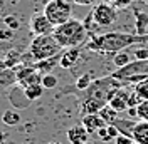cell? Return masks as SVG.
Here are the masks:
<instances>
[{
	"label": "cell",
	"mask_w": 148,
	"mask_h": 144,
	"mask_svg": "<svg viewBox=\"0 0 148 144\" xmlns=\"http://www.w3.org/2000/svg\"><path fill=\"white\" fill-rule=\"evenodd\" d=\"M148 42V34H130V32H104L98 35H91V39L86 42V49L96 52V54H118L121 50H125L126 47H131L135 44H147Z\"/></svg>",
	"instance_id": "obj_1"
},
{
	"label": "cell",
	"mask_w": 148,
	"mask_h": 144,
	"mask_svg": "<svg viewBox=\"0 0 148 144\" xmlns=\"http://www.w3.org/2000/svg\"><path fill=\"white\" fill-rule=\"evenodd\" d=\"M123 87L118 79L113 75L101 77L91 82V86L86 90H83L84 96L81 97V112L84 114H98L99 109H103L106 104H110L114 92Z\"/></svg>",
	"instance_id": "obj_2"
},
{
	"label": "cell",
	"mask_w": 148,
	"mask_h": 144,
	"mask_svg": "<svg viewBox=\"0 0 148 144\" xmlns=\"http://www.w3.org/2000/svg\"><path fill=\"white\" fill-rule=\"evenodd\" d=\"M52 35L62 49H71V47H83L89 39V32L84 25V22L77 18H71L61 25H56Z\"/></svg>",
	"instance_id": "obj_3"
},
{
	"label": "cell",
	"mask_w": 148,
	"mask_h": 144,
	"mask_svg": "<svg viewBox=\"0 0 148 144\" xmlns=\"http://www.w3.org/2000/svg\"><path fill=\"white\" fill-rule=\"evenodd\" d=\"M62 54V47L56 40L52 34H46V35H34L27 47V55L32 57L34 62L39 60H46L51 57Z\"/></svg>",
	"instance_id": "obj_4"
},
{
	"label": "cell",
	"mask_w": 148,
	"mask_h": 144,
	"mask_svg": "<svg viewBox=\"0 0 148 144\" xmlns=\"http://www.w3.org/2000/svg\"><path fill=\"white\" fill-rule=\"evenodd\" d=\"M114 79L126 86V84H136V82L143 81L148 77V59L147 60H131L130 64H126L125 67H120L111 74Z\"/></svg>",
	"instance_id": "obj_5"
},
{
	"label": "cell",
	"mask_w": 148,
	"mask_h": 144,
	"mask_svg": "<svg viewBox=\"0 0 148 144\" xmlns=\"http://www.w3.org/2000/svg\"><path fill=\"white\" fill-rule=\"evenodd\" d=\"M44 14L54 25H61L73 18V0H49Z\"/></svg>",
	"instance_id": "obj_6"
},
{
	"label": "cell",
	"mask_w": 148,
	"mask_h": 144,
	"mask_svg": "<svg viewBox=\"0 0 148 144\" xmlns=\"http://www.w3.org/2000/svg\"><path fill=\"white\" fill-rule=\"evenodd\" d=\"M91 17L98 27H111L118 20V10L113 3L99 2L91 12Z\"/></svg>",
	"instance_id": "obj_7"
},
{
	"label": "cell",
	"mask_w": 148,
	"mask_h": 144,
	"mask_svg": "<svg viewBox=\"0 0 148 144\" xmlns=\"http://www.w3.org/2000/svg\"><path fill=\"white\" fill-rule=\"evenodd\" d=\"M42 72H39L34 65H25V67H17L15 69V79H17V86L22 89L32 86V84H42Z\"/></svg>",
	"instance_id": "obj_8"
},
{
	"label": "cell",
	"mask_w": 148,
	"mask_h": 144,
	"mask_svg": "<svg viewBox=\"0 0 148 144\" xmlns=\"http://www.w3.org/2000/svg\"><path fill=\"white\" fill-rule=\"evenodd\" d=\"M29 29L34 35H46V34H52L54 32L56 25L49 20L44 12H39V14H34L30 22H29Z\"/></svg>",
	"instance_id": "obj_9"
},
{
	"label": "cell",
	"mask_w": 148,
	"mask_h": 144,
	"mask_svg": "<svg viewBox=\"0 0 148 144\" xmlns=\"http://www.w3.org/2000/svg\"><path fill=\"white\" fill-rule=\"evenodd\" d=\"M81 59V47H71V49H64V52L61 54L59 59V67L62 69H71Z\"/></svg>",
	"instance_id": "obj_10"
},
{
	"label": "cell",
	"mask_w": 148,
	"mask_h": 144,
	"mask_svg": "<svg viewBox=\"0 0 148 144\" xmlns=\"http://www.w3.org/2000/svg\"><path fill=\"white\" fill-rule=\"evenodd\" d=\"M66 137L71 144H84L86 141H89V132L86 131V127L83 124H76V126H71L67 129Z\"/></svg>",
	"instance_id": "obj_11"
},
{
	"label": "cell",
	"mask_w": 148,
	"mask_h": 144,
	"mask_svg": "<svg viewBox=\"0 0 148 144\" xmlns=\"http://www.w3.org/2000/svg\"><path fill=\"white\" fill-rule=\"evenodd\" d=\"M130 96H131V92H130L128 89H125V86H123V87L116 90V92H114V96L111 97L110 106H111V107H114L118 112H121V111H126V109H128Z\"/></svg>",
	"instance_id": "obj_12"
},
{
	"label": "cell",
	"mask_w": 148,
	"mask_h": 144,
	"mask_svg": "<svg viewBox=\"0 0 148 144\" xmlns=\"http://www.w3.org/2000/svg\"><path fill=\"white\" fill-rule=\"evenodd\" d=\"M81 124L86 127V131H88L89 134H96L98 129L108 126L101 117H99V114H84V116L81 117Z\"/></svg>",
	"instance_id": "obj_13"
},
{
	"label": "cell",
	"mask_w": 148,
	"mask_h": 144,
	"mask_svg": "<svg viewBox=\"0 0 148 144\" xmlns=\"http://www.w3.org/2000/svg\"><path fill=\"white\" fill-rule=\"evenodd\" d=\"M133 141L138 144H148V122L147 121H140L135 124L133 132H131Z\"/></svg>",
	"instance_id": "obj_14"
},
{
	"label": "cell",
	"mask_w": 148,
	"mask_h": 144,
	"mask_svg": "<svg viewBox=\"0 0 148 144\" xmlns=\"http://www.w3.org/2000/svg\"><path fill=\"white\" fill-rule=\"evenodd\" d=\"M59 59H61V55H56V57L46 59V60H39V62H34L32 65H34V67H36L39 72H42V74H51V72L54 71L57 65H59Z\"/></svg>",
	"instance_id": "obj_15"
},
{
	"label": "cell",
	"mask_w": 148,
	"mask_h": 144,
	"mask_svg": "<svg viewBox=\"0 0 148 144\" xmlns=\"http://www.w3.org/2000/svg\"><path fill=\"white\" fill-rule=\"evenodd\" d=\"M135 27H136V34H141V35L148 34V14H145V12L135 14Z\"/></svg>",
	"instance_id": "obj_16"
},
{
	"label": "cell",
	"mask_w": 148,
	"mask_h": 144,
	"mask_svg": "<svg viewBox=\"0 0 148 144\" xmlns=\"http://www.w3.org/2000/svg\"><path fill=\"white\" fill-rule=\"evenodd\" d=\"M98 114H99V117H101L106 124H114V121L118 119V111L114 107H111L110 104H106L103 109H99Z\"/></svg>",
	"instance_id": "obj_17"
},
{
	"label": "cell",
	"mask_w": 148,
	"mask_h": 144,
	"mask_svg": "<svg viewBox=\"0 0 148 144\" xmlns=\"http://www.w3.org/2000/svg\"><path fill=\"white\" fill-rule=\"evenodd\" d=\"M24 92H25L27 99L32 102V101H37V99L42 97V94H44V86H42V84H32V86L24 87Z\"/></svg>",
	"instance_id": "obj_18"
},
{
	"label": "cell",
	"mask_w": 148,
	"mask_h": 144,
	"mask_svg": "<svg viewBox=\"0 0 148 144\" xmlns=\"http://www.w3.org/2000/svg\"><path fill=\"white\" fill-rule=\"evenodd\" d=\"M2 122L7 124V126H18V124L22 122V117H20V114H18L17 111L7 109V111L2 114Z\"/></svg>",
	"instance_id": "obj_19"
},
{
	"label": "cell",
	"mask_w": 148,
	"mask_h": 144,
	"mask_svg": "<svg viewBox=\"0 0 148 144\" xmlns=\"http://www.w3.org/2000/svg\"><path fill=\"white\" fill-rule=\"evenodd\" d=\"M135 124H136V122H133L131 119H123V121H121V119H116L113 126H116V129L120 131V134L131 136V132H133V127H135Z\"/></svg>",
	"instance_id": "obj_20"
},
{
	"label": "cell",
	"mask_w": 148,
	"mask_h": 144,
	"mask_svg": "<svg viewBox=\"0 0 148 144\" xmlns=\"http://www.w3.org/2000/svg\"><path fill=\"white\" fill-rule=\"evenodd\" d=\"M133 90H135V94H136L141 101H147L148 99V77L143 79V81L136 82V84L133 86Z\"/></svg>",
	"instance_id": "obj_21"
},
{
	"label": "cell",
	"mask_w": 148,
	"mask_h": 144,
	"mask_svg": "<svg viewBox=\"0 0 148 144\" xmlns=\"http://www.w3.org/2000/svg\"><path fill=\"white\" fill-rule=\"evenodd\" d=\"M131 62V55L126 52V50H121V52H118V54L113 55V64H114V67H125L126 64Z\"/></svg>",
	"instance_id": "obj_22"
},
{
	"label": "cell",
	"mask_w": 148,
	"mask_h": 144,
	"mask_svg": "<svg viewBox=\"0 0 148 144\" xmlns=\"http://www.w3.org/2000/svg\"><path fill=\"white\" fill-rule=\"evenodd\" d=\"M12 82H17L15 71H12V69H0V86H9Z\"/></svg>",
	"instance_id": "obj_23"
},
{
	"label": "cell",
	"mask_w": 148,
	"mask_h": 144,
	"mask_svg": "<svg viewBox=\"0 0 148 144\" xmlns=\"http://www.w3.org/2000/svg\"><path fill=\"white\" fill-rule=\"evenodd\" d=\"M91 74H83V75H79L77 77V81H76V89L77 90H86L89 86H91Z\"/></svg>",
	"instance_id": "obj_24"
},
{
	"label": "cell",
	"mask_w": 148,
	"mask_h": 144,
	"mask_svg": "<svg viewBox=\"0 0 148 144\" xmlns=\"http://www.w3.org/2000/svg\"><path fill=\"white\" fill-rule=\"evenodd\" d=\"M57 84H59V79L56 77L54 74H44L42 75V86H44V89H54V87H57Z\"/></svg>",
	"instance_id": "obj_25"
},
{
	"label": "cell",
	"mask_w": 148,
	"mask_h": 144,
	"mask_svg": "<svg viewBox=\"0 0 148 144\" xmlns=\"http://www.w3.org/2000/svg\"><path fill=\"white\" fill-rule=\"evenodd\" d=\"M18 60H22V55L18 54V52H15V50H10L9 52V57L5 59V67H17V62Z\"/></svg>",
	"instance_id": "obj_26"
},
{
	"label": "cell",
	"mask_w": 148,
	"mask_h": 144,
	"mask_svg": "<svg viewBox=\"0 0 148 144\" xmlns=\"http://www.w3.org/2000/svg\"><path fill=\"white\" fill-rule=\"evenodd\" d=\"M138 121H147L148 122V99L147 101H141L138 106Z\"/></svg>",
	"instance_id": "obj_27"
},
{
	"label": "cell",
	"mask_w": 148,
	"mask_h": 144,
	"mask_svg": "<svg viewBox=\"0 0 148 144\" xmlns=\"http://www.w3.org/2000/svg\"><path fill=\"white\" fill-rule=\"evenodd\" d=\"M14 37H15V30L9 29L7 25L0 29V42H10L14 40Z\"/></svg>",
	"instance_id": "obj_28"
},
{
	"label": "cell",
	"mask_w": 148,
	"mask_h": 144,
	"mask_svg": "<svg viewBox=\"0 0 148 144\" xmlns=\"http://www.w3.org/2000/svg\"><path fill=\"white\" fill-rule=\"evenodd\" d=\"M3 24L9 29H12V30H18V27H20V22H18L17 15H5L3 17Z\"/></svg>",
	"instance_id": "obj_29"
},
{
	"label": "cell",
	"mask_w": 148,
	"mask_h": 144,
	"mask_svg": "<svg viewBox=\"0 0 148 144\" xmlns=\"http://www.w3.org/2000/svg\"><path fill=\"white\" fill-rule=\"evenodd\" d=\"M96 136H98V139H99V141H103V143H110L111 139H113V136H111L110 131H108V126H104V127H101V129H98Z\"/></svg>",
	"instance_id": "obj_30"
},
{
	"label": "cell",
	"mask_w": 148,
	"mask_h": 144,
	"mask_svg": "<svg viewBox=\"0 0 148 144\" xmlns=\"http://www.w3.org/2000/svg\"><path fill=\"white\" fill-rule=\"evenodd\" d=\"M114 144H135L133 137L131 136H126V134H118L114 137Z\"/></svg>",
	"instance_id": "obj_31"
},
{
	"label": "cell",
	"mask_w": 148,
	"mask_h": 144,
	"mask_svg": "<svg viewBox=\"0 0 148 144\" xmlns=\"http://www.w3.org/2000/svg\"><path fill=\"white\" fill-rule=\"evenodd\" d=\"M111 2H113V5L116 9H125V7H128L133 0H111Z\"/></svg>",
	"instance_id": "obj_32"
},
{
	"label": "cell",
	"mask_w": 148,
	"mask_h": 144,
	"mask_svg": "<svg viewBox=\"0 0 148 144\" xmlns=\"http://www.w3.org/2000/svg\"><path fill=\"white\" fill-rule=\"evenodd\" d=\"M135 55H136L138 60H147L148 59V49H145V47H143V49H138V50L135 52Z\"/></svg>",
	"instance_id": "obj_33"
},
{
	"label": "cell",
	"mask_w": 148,
	"mask_h": 144,
	"mask_svg": "<svg viewBox=\"0 0 148 144\" xmlns=\"http://www.w3.org/2000/svg\"><path fill=\"white\" fill-rule=\"evenodd\" d=\"M76 5H83V7H88V5H92L96 0H73Z\"/></svg>",
	"instance_id": "obj_34"
},
{
	"label": "cell",
	"mask_w": 148,
	"mask_h": 144,
	"mask_svg": "<svg viewBox=\"0 0 148 144\" xmlns=\"http://www.w3.org/2000/svg\"><path fill=\"white\" fill-rule=\"evenodd\" d=\"M126 112H128L130 117H136V119H138V109L136 107H128L126 109Z\"/></svg>",
	"instance_id": "obj_35"
},
{
	"label": "cell",
	"mask_w": 148,
	"mask_h": 144,
	"mask_svg": "<svg viewBox=\"0 0 148 144\" xmlns=\"http://www.w3.org/2000/svg\"><path fill=\"white\" fill-rule=\"evenodd\" d=\"M5 139H7V134H5L3 131H0V144L5 143Z\"/></svg>",
	"instance_id": "obj_36"
},
{
	"label": "cell",
	"mask_w": 148,
	"mask_h": 144,
	"mask_svg": "<svg viewBox=\"0 0 148 144\" xmlns=\"http://www.w3.org/2000/svg\"><path fill=\"white\" fill-rule=\"evenodd\" d=\"M3 15V0H0V17Z\"/></svg>",
	"instance_id": "obj_37"
},
{
	"label": "cell",
	"mask_w": 148,
	"mask_h": 144,
	"mask_svg": "<svg viewBox=\"0 0 148 144\" xmlns=\"http://www.w3.org/2000/svg\"><path fill=\"white\" fill-rule=\"evenodd\" d=\"M47 144H62V143H59V141H51V143H47Z\"/></svg>",
	"instance_id": "obj_38"
},
{
	"label": "cell",
	"mask_w": 148,
	"mask_h": 144,
	"mask_svg": "<svg viewBox=\"0 0 148 144\" xmlns=\"http://www.w3.org/2000/svg\"><path fill=\"white\" fill-rule=\"evenodd\" d=\"M84 144H94V143H91V141H86V143H84Z\"/></svg>",
	"instance_id": "obj_39"
},
{
	"label": "cell",
	"mask_w": 148,
	"mask_h": 144,
	"mask_svg": "<svg viewBox=\"0 0 148 144\" xmlns=\"http://www.w3.org/2000/svg\"><path fill=\"white\" fill-rule=\"evenodd\" d=\"M143 2H145V3H147V5H148V0H143Z\"/></svg>",
	"instance_id": "obj_40"
},
{
	"label": "cell",
	"mask_w": 148,
	"mask_h": 144,
	"mask_svg": "<svg viewBox=\"0 0 148 144\" xmlns=\"http://www.w3.org/2000/svg\"><path fill=\"white\" fill-rule=\"evenodd\" d=\"M99 2H104V0H99Z\"/></svg>",
	"instance_id": "obj_41"
},
{
	"label": "cell",
	"mask_w": 148,
	"mask_h": 144,
	"mask_svg": "<svg viewBox=\"0 0 148 144\" xmlns=\"http://www.w3.org/2000/svg\"><path fill=\"white\" fill-rule=\"evenodd\" d=\"M135 144H138V143H135Z\"/></svg>",
	"instance_id": "obj_42"
}]
</instances>
